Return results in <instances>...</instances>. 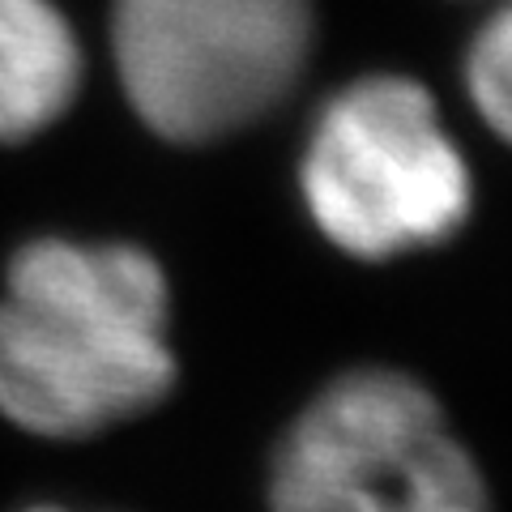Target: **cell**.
I'll return each instance as SVG.
<instances>
[{
  "instance_id": "3",
  "label": "cell",
  "mask_w": 512,
  "mask_h": 512,
  "mask_svg": "<svg viewBox=\"0 0 512 512\" xmlns=\"http://www.w3.org/2000/svg\"><path fill=\"white\" fill-rule=\"evenodd\" d=\"M128 103L167 141L231 137L286 99L312 52L308 0H116Z\"/></svg>"
},
{
  "instance_id": "1",
  "label": "cell",
  "mask_w": 512,
  "mask_h": 512,
  "mask_svg": "<svg viewBox=\"0 0 512 512\" xmlns=\"http://www.w3.org/2000/svg\"><path fill=\"white\" fill-rule=\"evenodd\" d=\"M167 278L133 244L35 239L0 295V414L82 440L163 402L175 380Z\"/></svg>"
},
{
  "instance_id": "6",
  "label": "cell",
  "mask_w": 512,
  "mask_h": 512,
  "mask_svg": "<svg viewBox=\"0 0 512 512\" xmlns=\"http://www.w3.org/2000/svg\"><path fill=\"white\" fill-rule=\"evenodd\" d=\"M466 86L478 116L512 146V5L500 9L474 35L466 60Z\"/></svg>"
},
{
  "instance_id": "4",
  "label": "cell",
  "mask_w": 512,
  "mask_h": 512,
  "mask_svg": "<svg viewBox=\"0 0 512 512\" xmlns=\"http://www.w3.org/2000/svg\"><path fill=\"white\" fill-rule=\"evenodd\" d=\"M274 512H491L444 410L402 372L333 380L286 431Z\"/></svg>"
},
{
  "instance_id": "5",
  "label": "cell",
  "mask_w": 512,
  "mask_h": 512,
  "mask_svg": "<svg viewBox=\"0 0 512 512\" xmlns=\"http://www.w3.org/2000/svg\"><path fill=\"white\" fill-rule=\"evenodd\" d=\"M82 86V47L52 0H0V141L56 124Z\"/></svg>"
},
{
  "instance_id": "7",
  "label": "cell",
  "mask_w": 512,
  "mask_h": 512,
  "mask_svg": "<svg viewBox=\"0 0 512 512\" xmlns=\"http://www.w3.org/2000/svg\"><path fill=\"white\" fill-rule=\"evenodd\" d=\"M30 512H64V508H30Z\"/></svg>"
},
{
  "instance_id": "2",
  "label": "cell",
  "mask_w": 512,
  "mask_h": 512,
  "mask_svg": "<svg viewBox=\"0 0 512 512\" xmlns=\"http://www.w3.org/2000/svg\"><path fill=\"white\" fill-rule=\"evenodd\" d=\"M299 180L312 222L359 261L444 244L474 205L466 154L410 77H363L333 94Z\"/></svg>"
}]
</instances>
